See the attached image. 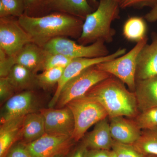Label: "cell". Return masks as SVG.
<instances>
[{"label":"cell","instance_id":"cell-1","mask_svg":"<svg viewBox=\"0 0 157 157\" xmlns=\"http://www.w3.org/2000/svg\"><path fill=\"white\" fill-rule=\"evenodd\" d=\"M18 20L33 42L42 47L58 37L79 38L84 22L80 18L60 12L39 17L25 13Z\"/></svg>","mask_w":157,"mask_h":157},{"label":"cell","instance_id":"cell-2","mask_svg":"<svg viewBox=\"0 0 157 157\" xmlns=\"http://www.w3.org/2000/svg\"><path fill=\"white\" fill-rule=\"evenodd\" d=\"M111 76L96 85L85 95L99 102L109 118L135 117L138 109L135 93L129 91L123 82Z\"/></svg>","mask_w":157,"mask_h":157},{"label":"cell","instance_id":"cell-3","mask_svg":"<svg viewBox=\"0 0 157 157\" xmlns=\"http://www.w3.org/2000/svg\"><path fill=\"white\" fill-rule=\"evenodd\" d=\"M120 8L119 3L113 0H100L97 10L86 17L78 42L83 45L99 40L112 42L115 30L111 24L119 18Z\"/></svg>","mask_w":157,"mask_h":157},{"label":"cell","instance_id":"cell-4","mask_svg":"<svg viewBox=\"0 0 157 157\" xmlns=\"http://www.w3.org/2000/svg\"><path fill=\"white\" fill-rule=\"evenodd\" d=\"M66 106L73 113L74 130L72 137L78 141L86 131L100 121L108 116L104 107L95 99L85 95L68 103Z\"/></svg>","mask_w":157,"mask_h":157},{"label":"cell","instance_id":"cell-5","mask_svg":"<svg viewBox=\"0 0 157 157\" xmlns=\"http://www.w3.org/2000/svg\"><path fill=\"white\" fill-rule=\"evenodd\" d=\"M147 37L137 42L135 46L127 53L115 59L98 64L96 67L116 77L131 90L136 87V74L138 56L143 47L147 44Z\"/></svg>","mask_w":157,"mask_h":157},{"label":"cell","instance_id":"cell-6","mask_svg":"<svg viewBox=\"0 0 157 157\" xmlns=\"http://www.w3.org/2000/svg\"><path fill=\"white\" fill-rule=\"evenodd\" d=\"M111 76L99 70L96 65L86 69L70 79L63 87L57 103L56 108H63L72 100L85 95L94 86Z\"/></svg>","mask_w":157,"mask_h":157},{"label":"cell","instance_id":"cell-7","mask_svg":"<svg viewBox=\"0 0 157 157\" xmlns=\"http://www.w3.org/2000/svg\"><path fill=\"white\" fill-rule=\"evenodd\" d=\"M42 48L49 53L59 54L73 59L101 57L109 53L105 42L101 40L86 45L77 44L67 37H58L51 40Z\"/></svg>","mask_w":157,"mask_h":157},{"label":"cell","instance_id":"cell-8","mask_svg":"<svg viewBox=\"0 0 157 157\" xmlns=\"http://www.w3.org/2000/svg\"><path fill=\"white\" fill-rule=\"evenodd\" d=\"M33 40L13 16L0 17V48L10 56H14Z\"/></svg>","mask_w":157,"mask_h":157},{"label":"cell","instance_id":"cell-9","mask_svg":"<svg viewBox=\"0 0 157 157\" xmlns=\"http://www.w3.org/2000/svg\"><path fill=\"white\" fill-rule=\"evenodd\" d=\"M74 142L70 136L45 133L26 146L32 157H53L67 155Z\"/></svg>","mask_w":157,"mask_h":157},{"label":"cell","instance_id":"cell-10","mask_svg":"<svg viewBox=\"0 0 157 157\" xmlns=\"http://www.w3.org/2000/svg\"><path fill=\"white\" fill-rule=\"evenodd\" d=\"M126 48H120L113 53L108 55L107 56L94 58H81L73 59V61L65 68L63 76L58 83L57 87L54 95L48 104V107L53 108L54 106H56L63 87L70 79L90 67L104 62L111 60L123 55L126 53Z\"/></svg>","mask_w":157,"mask_h":157},{"label":"cell","instance_id":"cell-11","mask_svg":"<svg viewBox=\"0 0 157 157\" xmlns=\"http://www.w3.org/2000/svg\"><path fill=\"white\" fill-rule=\"evenodd\" d=\"M36 95L32 90L23 91L6 101L1 110V124L15 118L36 112L39 108Z\"/></svg>","mask_w":157,"mask_h":157},{"label":"cell","instance_id":"cell-12","mask_svg":"<svg viewBox=\"0 0 157 157\" xmlns=\"http://www.w3.org/2000/svg\"><path fill=\"white\" fill-rule=\"evenodd\" d=\"M45 121V133L72 137L74 130V117L67 106L61 108L39 109Z\"/></svg>","mask_w":157,"mask_h":157},{"label":"cell","instance_id":"cell-13","mask_svg":"<svg viewBox=\"0 0 157 157\" xmlns=\"http://www.w3.org/2000/svg\"><path fill=\"white\" fill-rule=\"evenodd\" d=\"M157 76V35H153L151 44H147L140 51L137 61L136 80Z\"/></svg>","mask_w":157,"mask_h":157},{"label":"cell","instance_id":"cell-14","mask_svg":"<svg viewBox=\"0 0 157 157\" xmlns=\"http://www.w3.org/2000/svg\"><path fill=\"white\" fill-rule=\"evenodd\" d=\"M109 119L110 133L113 140L132 145L138 140L141 132L135 122L126 119L123 116Z\"/></svg>","mask_w":157,"mask_h":157},{"label":"cell","instance_id":"cell-15","mask_svg":"<svg viewBox=\"0 0 157 157\" xmlns=\"http://www.w3.org/2000/svg\"><path fill=\"white\" fill-rule=\"evenodd\" d=\"M46 51L42 47L32 42L25 45L14 56L15 64L21 65L37 74L42 71Z\"/></svg>","mask_w":157,"mask_h":157},{"label":"cell","instance_id":"cell-16","mask_svg":"<svg viewBox=\"0 0 157 157\" xmlns=\"http://www.w3.org/2000/svg\"><path fill=\"white\" fill-rule=\"evenodd\" d=\"M42 8L85 19L93 9L87 0H45Z\"/></svg>","mask_w":157,"mask_h":157},{"label":"cell","instance_id":"cell-17","mask_svg":"<svg viewBox=\"0 0 157 157\" xmlns=\"http://www.w3.org/2000/svg\"><path fill=\"white\" fill-rule=\"evenodd\" d=\"M135 91L138 109L141 112L157 107V76L136 80Z\"/></svg>","mask_w":157,"mask_h":157},{"label":"cell","instance_id":"cell-18","mask_svg":"<svg viewBox=\"0 0 157 157\" xmlns=\"http://www.w3.org/2000/svg\"><path fill=\"white\" fill-rule=\"evenodd\" d=\"M25 116L15 118L1 124L0 157H5L9 149L19 141Z\"/></svg>","mask_w":157,"mask_h":157},{"label":"cell","instance_id":"cell-19","mask_svg":"<svg viewBox=\"0 0 157 157\" xmlns=\"http://www.w3.org/2000/svg\"><path fill=\"white\" fill-rule=\"evenodd\" d=\"M113 141L106 117L95 124L93 131L86 137L84 143L87 147L94 150H109L112 148Z\"/></svg>","mask_w":157,"mask_h":157},{"label":"cell","instance_id":"cell-20","mask_svg":"<svg viewBox=\"0 0 157 157\" xmlns=\"http://www.w3.org/2000/svg\"><path fill=\"white\" fill-rule=\"evenodd\" d=\"M45 133V121L41 113H29L24 119L19 141L27 144L40 138Z\"/></svg>","mask_w":157,"mask_h":157},{"label":"cell","instance_id":"cell-21","mask_svg":"<svg viewBox=\"0 0 157 157\" xmlns=\"http://www.w3.org/2000/svg\"><path fill=\"white\" fill-rule=\"evenodd\" d=\"M36 75L25 67L15 64L6 77L17 92L32 90L38 86Z\"/></svg>","mask_w":157,"mask_h":157},{"label":"cell","instance_id":"cell-22","mask_svg":"<svg viewBox=\"0 0 157 157\" xmlns=\"http://www.w3.org/2000/svg\"><path fill=\"white\" fill-rule=\"evenodd\" d=\"M147 25L143 17L134 16L129 17L123 29L124 38L132 42H139L147 36Z\"/></svg>","mask_w":157,"mask_h":157},{"label":"cell","instance_id":"cell-23","mask_svg":"<svg viewBox=\"0 0 157 157\" xmlns=\"http://www.w3.org/2000/svg\"><path fill=\"white\" fill-rule=\"evenodd\" d=\"M132 145L143 155L157 156V127L144 130L138 140Z\"/></svg>","mask_w":157,"mask_h":157},{"label":"cell","instance_id":"cell-24","mask_svg":"<svg viewBox=\"0 0 157 157\" xmlns=\"http://www.w3.org/2000/svg\"><path fill=\"white\" fill-rule=\"evenodd\" d=\"M65 69L63 67L52 68L44 70L42 73L37 74L38 86L46 89L58 84L63 76Z\"/></svg>","mask_w":157,"mask_h":157},{"label":"cell","instance_id":"cell-25","mask_svg":"<svg viewBox=\"0 0 157 157\" xmlns=\"http://www.w3.org/2000/svg\"><path fill=\"white\" fill-rule=\"evenodd\" d=\"M135 122L140 129L147 130L157 127V107L141 112Z\"/></svg>","mask_w":157,"mask_h":157},{"label":"cell","instance_id":"cell-26","mask_svg":"<svg viewBox=\"0 0 157 157\" xmlns=\"http://www.w3.org/2000/svg\"><path fill=\"white\" fill-rule=\"evenodd\" d=\"M73 59L63 55L51 53L46 52L42 71L53 68H66Z\"/></svg>","mask_w":157,"mask_h":157},{"label":"cell","instance_id":"cell-27","mask_svg":"<svg viewBox=\"0 0 157 157\" xmlns=\"http://www.w3.org/2000/svg\"><path fill=\"white\" fill-rule=\"evenodd\" d=\"M112 148L116 157H144L133 145L120 143L114 140Z\"/></svg>","mask_w":157,"mask_h":157},{"label":"cell","instance_id":"cell-28","mask_svg":"<svg viewBox=\"0 0 157 157\" xmlns=\"http://www.w3.org/2000/svg\"><path fill=\"white\" fill-rule=\"evenodd\" d=\"M0 2L6 7L10 16L18 18L25 13V0H0Z\"/></svg>","mask_w":157,"mask_h":157},{"label":"cell","instance_id":"cell-29","mask_svg":"<svg viewBox=\"0 0 157 157\" xmlns=\"http://www.w3.org/2000/svg\"><path fill=\"white\" fill-rule=\"evenodd\" d=\"M16 93L14 88L9 82L7 77L0 78V101L3 104L14 95Z\"/></svg>","mask_w":157,"mask_h":157},{"label":"cell","instance_id":"cell-30","mask_svg":"<svg viewBox=\"0 0 157 157\" xmlns=\"http://www.w3.org/2000/svg\"><path fill=\"white\" fill-rule=\"evenodd\" d=\"M15 65L14 56L7 55L0 48V76L6 77L12 67Z\"/></svg>","mask_w":157,"mask_h":157},{"label":"cell","instance_id":"cell-31","mask_svg":"<svg viewBox=\"0 0 157 157\" xmlns=\"http://www.w3.org/2000/svg\"><path fill=\"white\" fill-rule=\"evenodd\" d=\"M5 157H32L26 144L20 141H17L9 149Z\"/></svg>","mask_w":157,"mask_h":157},{"label":"cell","instance_id":"cell-32","mask_svg":"<svg viewBox=\"0 0 157 157\" xmlns=\"http://www.w3.org/2000/svg\"><path fill=\"white\" fill-rule=\"evenodd\" d=\"M157 3V0H122L120 3L121 9L130 7L142 8L144 7H153Z\"/></svg>","mask_w":157,"mask_h":157},{"label":"cell","instance_id":"cell-33","mask_svg":"<svg viewBox=\"0 0 157 157\" xmlns=\"http://www.w3.org/2000/svg\"><path fill=\"white\" fill-rule=\"evenodd\" d=\"M26 6V14L36 11L39 8H42L45 0H25Z\"/></svg>","mask_w":157,"mask_h":157},{"label":"cell","instance_id":"cell-34","mask_svg":"<svg viewBox=\"0 0 157 157\" xmlns=\"http://www.w3.org/2000/svg\"><path fill=\"white\" fill-rule=\"evenodd\" d=\"M87 146L84 143L78 147L69 157H87Z\"/></svg>","mask_w":157,"mask_h":157},{"label":"cell","instance_id":"cell-35","mask_svg":"<svg viewBox=\"0 0 157 157\" xmlns=\"http://www.w3.org/2000/svg\"><path fill=\"white\" fill-rule=\"evenodd\" d=\"M112 151L105 150H94L88 153L87 157H111Z\"/></svg>","mask_w":157,"mask_h":157},{"label":"cell","instance_id":"cell-36","mask_svg":"<svg viewBox=\"0 0 157 157\" xmlns=\"http://www.w3.org/2000/svg\"><path fill=\"white\" fill-rule=\"evenodd\" d=\"M152 8L151 10L144 16V18L150 22L157 21V3Z\"/></svg>","mask_w":157,"mask_h":157},{"label":"cell","instance_id":"cell-37","mask_svg":"<svg viewBox=\"0 0 157 157\" xmlns=\"http://www.w3.org/2000/svg\"><path fill=\"white\" fill-rule=\"evenodd\" d=\"M10 16L9 15L8 11L6 7L2 4V3L0 2V17H8Z\"/></svg>","mask_w":157,"mask_h":157},{"label":"cell","instance_id":"cell-38","mask_svg":"<svg viewBox=\"0 0 157 157\" xmlns=\"http://www.w3.org/2000/svg\"><path fill=\"white\" fill-rule=\"evenodd\" d=\"M113 1H115V2H118L120 4L122 0H113ZM91 1L94 3H95L97 2V0H91Z\"/></svg>","mask_w":157,"mask_h":157},{"label":"cell","instance_id":"cell-39","mask_svg":"<svg viewBox=\"0 0 157 157\" xmlns=\"http://www.w3.org/2000/svg\"><path fill=\"white\" fill-rule=\"evenodd\" d=\"M66 155H64V154L59 155H57L55 156H54L53 157H66Z\"/></svg>","mask_w":157,"mask_h":157},{"label":"cell","instance_id":"cell-40","mask_svg":"<svg viewBox=\"0 0 157 157\" xmlns=\"http://www.w3.org/2000/svg\"><path fill=\"white\" fill-rule=\"evenodd\" d=\"M111 157H116L115 154L113 151H112V156H111Z\"/></svg>","mask_w":157,"mask_h":157}]
</instances>
